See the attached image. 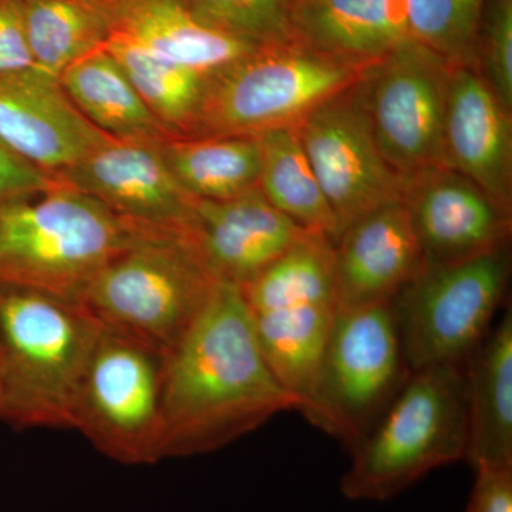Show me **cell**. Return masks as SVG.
<instances>
[{"mask_svg": "<svg viewBox=\"0 0 512 512\" xmlns=\"http://www.w3.org/2000/svg\"><path fill=\"white\" fill-rule=\"evenodd\" d=\"M36 69L59 79L67 66L106 45L117 0H20Z\"/></svg>", "mask_w": 512, "mask_h": 512, "instance_id": "cell-24", "label": "cell"}, {"mask_svg": "<svg viewBox=\"0 0 512 512\" xmlns=\"http://www.w3.org/2000/svg\"><path fill=\"white\" fill-rule=\"evenodd\" d=\"M336 312L338 306L333 303H298L251 312L266 362L279 383L301 403L299 413L305 414L308 409Z\"/></svg>", "mask_w": 512, "mask_h": 512, "instance_id": "cell-23", "label": "cell"}, {"mask_svg": "<svg viewBox=\"0 0 512 512\" xmlns=\"http://www.w3.org/2000/svg\"><path fill=\"white\" fill-rule=\"evenodd\" d=\"M305 232L256 188L229 200H197L191 237L212 278L242 288Z\"/></svg>", "mask_w": 512, "mask_h": 512, "instance_id": "cell-16", "label": "cell"}, {"mask_svg": "<svg viewBox=\"0 0 512 512\" xmlns=\"http://www.w3.org/2000/svg\"><path fill=\"white\" fill-rule=\"evenodd\" d=\"M296 43L369 69L409 39L406 0H293Z\"/></svg>", "mask_w": 512, "mask_h": 512, "instance_id": "cell-18", "label": "cell"}, {"mask_svg": "<svg viewBox=\"0 0 512 512\" xmlns=\"http://www.w3.org/2000/svg\"><path fill=\"white\" fill-rule=\"evenodd\" d=\"M366 70L301 43L261 46L208 80L190 136H259L293 128Z\"/></svg>", "mask_w": 512, "mask_h": 512, "instance_id": "cell-6", "label": "cell"}, {"mask_svg": "<svg viewBox=\"0 0 512 512\" xmlns=\"http://www.w3.org/2000/svg\"><path fill=\"white\" fill-rule=\"evenodd\" d=\"M464 363L410 373L376 426L352 451L340 491L353 501H387L437 468L466 460Z\"/></svg>", "mask_w": 512, "mask_h": 512, "instance_id": "cell-3", "label": "cell"}, {"mask_svg": "<svg viewBox=\"0 0 512 512\" xmlns=\"http://www.w3.org/2000/svg\"><path fill=\"white\" fill-rule=\"evenodd\" d=\"M402 201L427 265L457 264L510 245L511 211L453 168L406 178Z\"/></svg>", "mask_w": 512, "mask_h": 512, "instance_id": "cell-13", "label": "cell"}, {"mask_svg": "<svg viewBox=\"0 0 512 512\" xmlns=\"http://www.w3.org/2000/svg\"><path fill=\"white\" fill-rule=\"evenodd\" d=\"M450 69L410 36L366 69L359 82L380 151L402 181L430 168L448 167L444 110Z\"/></svg>", "mask_w": 512, "mask_h": 512, "instance_id": "cell-10", "label": "cell"}, {"mask_svg": "<svg viewBox=\"0 0 512 512\" xmlns=\"http://www.w3.org/2000/svg\"><path fill=\"white\" fill-rule=\"evenodd\" d=\"M409 375L392 303L338 309L303 416L352 453Z\"/></svg>", "mask_w": 512, "mask_h": 512, "instance_id": "cell-7", "label": "cell"}, {"mask_svg": "<svg viewBox=\"0 0 512 512\" xmlns=\"http://www.w3.org/2000/svg\"><path fill=\"white\" fill-rule=\"evenodd\" d=\"M259 190L266 200L306 231L338 242L340 229L293 128L259 134Z\"/></svg>", "mask_w": 512, "mask_h": 512, "instance_id": "cell-26", "label": "cell"}, {"mask_svg": "<svg viewBox=\"0 0 512 512\" xmlns=\"http://www.w3.org/2000/svg\"><path fill=\"white\" fill-rule=\"evenodd\" d=\"M114 32L207 79L261 47L212 25L183 0H117Z\"/></svg>", "mask_w": 512, "mask_h": 512, "instance_id": "cell-19", "label": "cell"}, {"mask_svg": "<svg viewBox=\"0 0 512 512\" xmlns=\"http://www.w3.org/2000/svg\"><path fill=\"white\" fill-rule=\"evenodd\" d=\"M160 143L109 138L57 177L96 198L131 227L191 237L197 200L168 170Z\"/></svg>", "mask_w": 512, "mask_h": 512, "instance_id": "cell-12", "label": "cell"}, {"mask_svg": "<svg viewBox=\"0 0 512 512\" xmlns=\"http://www.w3.org/2000/svg\"><path fill=\"white\" fill-rule=\"evenodd\" d=\"M99 330L76 299L0 284V420L16 429H73Z\"/></svg>", "mask_w": 512, "mask_h": 512, "instance_id": "cell-2", "label": "cell"}, {"mask_svg": "<svg viewBox=\"0 0 512 512\" xmlns=\"http://www.w3.org/2000/svg\"><path fill=\"white\" fill-rule=\"evenodd\" d=\"M338 309L392 303L426 269V258L400 200L353 222L335 244Z\"/></svg>", "mask_w": 512, "mask_h": 512, "instance_id": "cell-15", "label": "cell"}, {"mask_svg": "<svg viewBox=\"0 0 512 512\" xmlns=\"http://www.w3.org/2000/svg\"><path fill=\"white\" fill-rule=\"evenodd\" d=\"M59 82L84 119L107 137L154 143L171 138L106 47L67 66Z\"/></svg>", "mask_w": 512, "mask_h": 512, "instance_id": "cell-21", "label": "cell"}, {"mask_svg": "<svg viewBox=\"0 0 512 512\" xmlns=\"http://www.w3.org/2000/svg\"><path fill=\"white\" fill-rule=\"evenodd\" d=\"M471 467H512V312L464 360Z\"/></svg>", "mask_w": 512, "mask_h": 512, "instance_id": "cell-20", "label": "cell"}, {"mask_svg": "<svg viewBox=\"0 0 512 512\" xmlns=\"http://www.w3.org/2000/svg\"><path fill=\"white\" fill-rule=\"evenodd\" d=\"M59 181L0 143V205L35 197Z\"/></svg>", "mask_w": 512, "mask_h": 512, "instance_id": "cell-31", "label": "cell"}, {"mask_svg": "<svg viewBox=\"0 0 512 512\" xmlns=\"http://www.w3.org/2000/svg\"><path fill=\"white\" fill-rule=\"evenodd\" d=\"M301 403L266 362L241 286L217 282L210 301L168 355L157 457L202 456Z\"/></svg>", "mask_w": 512, "mask_h": 512, "instance_id": "cell-1", "label": "cell"}, {"mask_svg": "<svg viewBox=\"0 0 512 512\" xmlns=\"http://www.w3.org/2000/svg\"><path fill=\"white\" fill-rule=\"evenodd\" d=\"M510 245L451 265H427L392 305L410 373L464 363L484 339L507 291Z\"/></svg>", "mask_w": 512, "mask_h": 512, "instance_id": "cell-9", "label": "cell"}, {"mask_svg": "<svg viewBox=\"0 0 512 512\" xmlns=\"http://www.w3.org/2000/svg\"><path fill=\"white\" fill-rule=\"evenodd\" d=\"M215 285L191 237L140 231L77 302L101 328L170 355L200 318Z\"/></svg>", "mask_w": 512, "mask_h": 512, "instance_id": "cell-5", "label": "cell"}, {"mask_svg": "<svg viewBox=\"0 0 512 512\" xmlns=\"http://www.w3.org/2000/svg\"><path fill=\"white\" fill-rule=\"evenodd\" d=\"M410 36L450 67H477L485 0H406Z\"/></svg>", "mask_w": 512, "mask_h": 512, "instance_id": "cell-28", "label": "cell"}, {"mask_svg": "<svg viewBox=\"0 0 512 512\" xmlns=\"http://www.w3.org/2000/svg\"><path fill=\"white\" fill-rule=\"evenodd\" d=\"M109 138L84 119L57 77L36 67L0 76V143L40 170L60 174Z\"/></svg>", "mask_w": 512, "mask_h": 512, "instance_id": "cell-14", "label": "cell"}, {"mask_svg": "<svg viewBox=\"0 0 512 512\" xmlns=\"http://www.w3.org/2000/svg\"><path fill=\"white\" fill-rule=\"evenodd\" d=\"M158 147L168 170L195 200H229L259 188L258 136L173 137Z\"/></svg>", "mask_w": 512, "mask_h": 512, "instance_id": "cell-22", "label": "cell"}, {"mask_svg": "<svg viewBox=\"0 0 512 512\" xmlns=\"http://www.w3.org/2000/svg\"><path fill=\"white\" fill-rule=\"evenodd\" d=\"M241 289L251 312L298 303L338 306L335 242L319 232L306 231Z\"/></svg>", "mask_w": 512, "mask_h": 512, "instance_id": "cell-27", "label": "cell"}, {"mask_svg": "<svg viewBox=\"0 0 512 512\" xmlns=\"http://www.w3.org/2000/svg\"><path fill=\"white\" fill-rule=\"evenodd\" d=\"M104 47L165 133L171 138L190 136L210 79L156 55L124 33L114 32Z\"/></svg>", "mask_w": 512, "mask_h": 512, "instance_id": "cell-25", "label": "cell"}, {"mask_svg": "<svg viewBox=\"0 0 512 512\" xmlns=\"http://www.w3.org/2000/svg\"><path fill=\"white\" fill-rule=\"evenodd\" d=\"M359 82L293 127L340 235L369 212L402 198V178L380 151Z\"/></svg>", "mask_w": 512, "mask_h": 512, "instance_id": "cell-11", "label": "cell"}, {"mask_svg": "<svg viewBox=\"0 0 512 512\" xmlns=\"http://www.w3.org/2000/svg\"><path fill=\"white\" fill-rule=\"evenodd\" d=\"M138 232L60 180L35 197L0 205V284L77 301Z\"/></svg>", "mask_w": 512, "mask_h": 512, "instance_id": "cell-4", "label": "cell"}, {"mask_svg": "<svg viewBox=\"0 0 512 512\" xmlns=\"http://www.w3.org/2000/svg\"><path fill=\"white\" fill-rule=\"evenodd\" d=\"M20 0H0V76L33 69Z\"/></svg>", "mask_w": 512, "mask_h": 512, "instance_id": "cell-32", "label": "cell"}, {"mask_svg": "<svg viewBox=\"0 0 512 512\" xmlns=\"http://www.w3.org/2000/svg\"><path fill=\"white\" fill-rule=\"evenodd\" d=\"M197 15L256 46L295 43L293 0H183Z\"/></svg>", "mask_w": 512, "mask_h": 512, "instance_id": "cell-29", "label": "cell"}, {"mask_svg": "<svg viewBox=\"0 0 512 512\" xmlns=\"http://www.w3.org/2000/svg\"><path fill=\"white\" fill-rule=\"evenodd\" d=\"M447 165L512 208L511 111L477 67H451L444 110Z\"/></svg>", "mask_w": 512, "mask_h": 512, "instance_id": "cell-17", "label": "cell"}, {"mask_svg": "<svg viewBox=\"0 0 512 512\" xmlns=\"http://www.w3.org/2000/svg\"><path fill=\"white\" fill-rule=\"evenodd\" d=\"M466 512H512V467L480 466Z\"/></svg>", "mask_w": 512, "mask_h": 512, "instance_id": "cell-33", "label": "cell"}, {"mask_svg": "<svg viewBox=\"0 0 512 512\" xmlns=\"http://www.w3.org/2000/svg\"><path fill=\"white\" fill-rule=\"evenodd\" d=\"M167 353L101 328L84 369L73 429L124 466L158 463Z\"/></svg>", "mask_w": 512, "mask_h": 512, "instance_id": "cell-8", "label": "cell"}, {"mask_svg": "<svg viewBox=\"0 0 512 512\" xmlns=\"http://www.w3.org/2000/svg\"><path fill=\"white\" fill-rule=\"evenodd\" d=\"M477 64L505 109L512 111V0H485Z\"/></svg>", "mask_w": 512, "mask_h": 512, "instance_id": "cell-30", "label": "cell"}]
</instances>
